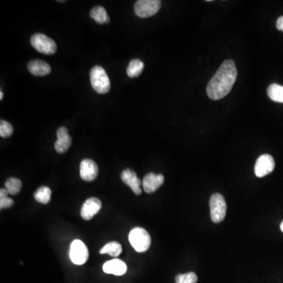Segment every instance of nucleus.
Here are the masks:
<instances>
[{
	"instance_id": "obj_1",
	"label": "nucleus",
	"mask_w": 283,
	"mask_h": 283,
	"mask_svg": "<svg viewBox=\"0 0 283 283\" xmlns=\"http://www.w3.org/2000/svg\"><path fill=\"white\" fill-rule=\"evenodd\" d=\"M237 72L235 62L226 60L223 62L215 75L208 82L207 95L211 100H220L228 95L236 81Z\"/></svg>"
},
{
	"instance_id": "obj_2",
	"label": "nucleus",
	"mask_w": 283,
	"mask_h": 283,
	"mask_svg": "<svg viewBox=\"0 0 283 283\" xmlns=\"http://www.w3.org/2000/svg\"><path fill=\"white\" fill-rule=\"evenodd\" d=\"M91 83L94 90L98 94H107L110 90V80L105 70L99 65L92 68Z\"/></svg>"
},
{
	"instance_id": "obj_3",
	"label": "nucleus",
	"mask_w": 283,
	"mask_h": 283,
	"mask_svg": "<svg viewBox=\"0 0 283 283\" xmlns=\"http://www.w3.org/2000/svg\"><path fill=\"white\" fill-rule=\"evenodd\" d=\"M129 242L135 251L144 253L150 248L151 238L145 229L135 227L131 231L129 235Z\"/></svg>"
},
{
	"instance_id": "obj_4",
	"label": "nucleus",
	"mask_w": 283,
	"mask_h": 283,
	"mask_svg": "<svg viewBox=\"0 0 283 283\" xmlns=\"http://www.w3.org/2000/svg\"><path fill=\"white\" fill-rule=\"evenodd\" d=\"M210 216L211 221L219 223L224 220L226 213V203L223 195L214 193L211 195L209 201Z\"/></svg>"
},
{
	"instance_id": "obj_5",
	"label": "nucleus",
	"mask_w": 283,
	"mask_h": 283,
	"mask_svg": "<svg viewBox=\"0 0 283 283\" xmlns=\"http://www.w3.org/2000/svg\"><path fill=\"white\" fill-rule=\"evenodd\" d=\"M31 44L37 51L44 55H54L57 50L56 43L44 34H34L31 38Z\"/></svg>"
},
{
	"instance_id": "obj_6",
	"label": "nucleus",
	"mask_w": 283,
	"mask_h": 283,
	"mask_svg": "<svg viewBox=\"0 0 283 283\" xmlns=\"http://www.w3.org/2000/svg\"><path fill=\"white\" fill-rule=\"evenodd\" d=\"M162 2L159 0H138L135 5V13L138 17H150L160 10Z\"/></svg>"
},
{
	"instance_id": "obj_7",
	"label": "nucleus",
	"mask_w": 283,
	"mask_h": 283,
	"mask_svg": "<svg viewBox=\"0 0 283 283\" xmlns=\"http://www.w3.org/2000/svg\"><path fill=\"white\" fill-rule=\"evenodd\" d=\"M69 257L73 263L82 265L87 262L89 257L87 246L80 240H74L70 245Z\"/></svg>"
},
{
	"instance_id": "obj_8",
	"label": "nucleus",
	"mask_w": 283,
	"mask_h": 283,
	"mask_svg": "<svg viewBox=\"0 0 283 283\" xmlns=\"http://www.w3.org/2000/svg\"><path fill=\"white\" fill-rule=\"evenodd\" d=\"M275 162L269 154H263L258 157L255 164V174L259 178L270 174L275 169Z\"/></svg>"
},
{
	"instance_id": "obj_9",
	"label": "nucleus",
	"mask_w": 283,
	"mask_h": 283,
	"mask_svg": "<svg viewBox=\"0 0 283 283\" xmlns=\"http://www.w3.org/2000/svg\"><path fill=\"white\" fill-rule=\"evenodd\" d=\"M102 208V202L97 198H90L83 203L80 215L84 220H90L98 214Z\"/></svg>"
},
{
	"instance_id": "obj_10",
	"label": "nucleus",
	"mask_w": 283,
	"mask_h": 283,
	"mask_svg": "<svg viewBox=\"0 0 283 283\" xmlns=\"http://www.w3.org/2000/svg\"><path fill=\"white\" fill-rule=\"evenodd\" d=\"M80 174L84 181H93L98 176V165L91 159H84L80 163Z\"/></svg>"
},
{
	"instance_id": "obj_11",
	"label": "nucleus",
	"mask_w": 283,
	"mask_h": 283,
	"mask_svg": "<svg viewBox=\"0 0 283 283\" xmlns=\"http://www.w3.org/2000/svg\"><path fill=\"white\" fill-rule=\"evenodd\" d=\"M58 139L55 142V148L59 153H64L71 147L72 138L68 134V129L65 127H61L57 132Z\"/></svg>"
},
{
	"instance_id": "obj_12",
	"label": "nucleus",
	"mask_w": 283,
	"mask_h": 283,
	"mask_svg": "<svg viewBox=\"0 0 283 283\" xmlns=\"http://www.w3.org/2000/svg\"><path fill=\"white\" fill-rule=\"evenodd\" d=\"M121 180L125 184L131 187L136 195L141 194V180L138 178L135 172L130 168L123 170L121 173Z\"/></svg>"
},
{
	"instance_id": "obj_13",
	"label": "nucleus",
	"mask_w": 283,
	"mask_h": 283,
	"mask_svg": "<svg viewBox=\"0 0 283 283\" xmlns=\"http://www.w3.org/2000/svg\"><path fill=\"white\" fill-rule=\"evenodd\" d=\"M165 182V177L162 174L149 173L143 180V187L147 193H151L156 191Z\"/></svg>"
},
{
	"instance_id": "obj_14",
	"label": "nucleus",
	"mask_w": 283,
	"mask_h": 283,
	"mask_svg": "<svg viewBox=\"0 0 283 283\" xmlns=\"http://www.w3.org/2000/svg\"><path fill=\"white\" fill-rule=\"evenodd\" d=\"M102 269L105 273L120 276L126 273L127 265L122 260L114 259V260L105 262L102 267Z\"/></svg>"
},
{
	"instance_id": "obj_15",
	"label": "nucleus",
	"mask_w": 283,
	"mask_h": 283,
	"mask_svg": "<svg viewBox=\"0 0 283 283\" xmlns=\"http://www.w3.org/2000/svg\"><path fill=\"white\" fill-rule=\"evenodd\" d=\"M28 69L32 75L36 77H44L48 75L51 71L49 64L41 60L31 61L28 64Z\"/></svg>"
},
{
	"instance_id": "obj_16",
	"label": "nucleus",
	"mask_w": 283,
	"mask_h": 283,
	"mask_svg": "<svg viewBox=\"0 0 283 283\" xmlns=\"http://www.w3.org/2000/svg\"><path fill=\"white\" fill-rule=\"evenodd\" d=\"M90 16L97 23L104 24L108 23L110 22V17H109L107 10L104 7H100V6L94 7L91 10Z\"/></svg>"
},
{
	"instance_id": "obj_17",
	"label": "nucleus",
	"mask_w": 283,
	"mask_h": 283,
	"mask_svg": "<svg viewBox=\"0 0 283 283\" xmlns=\"http://www.w3.org/2000/svg\"><path fill=\"white\" fill-rule=\"evenodd\" d=\"M268 95L274 102L283 103V86L272 83L268 87Z\"/></svg>"
},
{
	"instance_id": "obj_18",
	"label": "nucleus",
	"mask_w": 283,
	"mask_h": 283,
	"mask_svg": "<svg viewBox=\"0 0 283 283\" xmlns=\"http://www.w3.org/2000/svg\"><path fill=\"white\" fill-rule=\"evenodd\" d=\"M144 68V62L139 59H133V60L131 61L129 66L127 68V74L131 78H135L142 74Z\"/></svg>"
},
{
	"instance_id": "obj_19",
	"label": "nucleus",
	"mask_w": 283,
	"mask_h": 283,
	"mask_svg": "<svg viewBox=\"0 0 283 283\" xmlns=\"http://www.w3.org/2000/svg\"><path fill=\"white\" fill-rule=\"evenodd\" d=\"M34 198L36 201L40 203L47 205L50 201L51 198V190L47 187H40L37 189V191L34 193Z\"/></svg>"
},
{
	"instance_id": "obj_20",
	"label": "nucleus",
	"mask_w": 283,
	"mask_h": 283,
	"mask_svg": "<svg viewBox=\"0 0 283 283\" xmlns=\"http://www.w3.org/2000/svg\"><path fill=\"white\" fill-rule=\"evenodd\" d=\"M122 247L121 245L117 242H112L107 243L105 246L101 249L100 254H109L112 257H118L119 255L121 253Z\"/></svg>"
},
{
	"instance_id": "obj_21",
	"label": "nucleus",
	"mask_w": 283,
	"mask_h": 283,
	"mask_svg": "<svg viewBox=\"0 0 283 283\" xmlns=\"http://www.w3.org/2000/svg\"><path fill=\"white\" fill-rule=\"evenodd\" d=\"M22 183L19 179L10 178L6 181L5 188L8 190L10 194L16 195L21 191Z\"/></svg>"
},
{
	"instance_id": "obj_22",
	"label": "nucleus",
	"mask_w": 283,
	"mask_h": 283,
	"mask_svg": "<svg viewBox=\"0 0 283 283\" xmlns=\"http://www.w3.org/2000/svg\"><path fill=\"white\" fill-rule=\"evenodd\" d=\"M198 276L193 272L180 274L175 277V283H197Z\"/></svg>"
},
{
	"instance_id": "obj_23",
	"label": "nucleus",
	"mask_w": 283,
	"mask_h": 283,
	"mask_svg": "<svg viewBox=\"0 0 283 283\" xmlns=\"http://www.w3.org/2000/svg\"><path fill=\"white\" fill-rule=\"evenodd\" d=\"M13 126L6 120H1L0 122V136L7 138L13 134Z\"/></svg>"
},
{
	"instance_id": "obj_24",
	"label": "nucleus",
	"mask_w": 283,
	"mask_h": 283,
	"mask_svg": "<svg viewBox=\"0 0 283 283\" xmlns=\"http://www.w3.org/2000/svg\"><path fill=\"white\" fill-rule=\"evenodd\" d=\"M13 203H14V202L11 198H2V199H0V208L5 209V208H10V207L13 206Z\"/></svg>"
},
{
	"instance_id": "obj_25",
	"label": "nucleus",
	"mask_w": 283,
	"mask_h": 283,
	"mask_svg": "<svg viewBox=\"0 0 283 283\" xmlns=\"http://www.w3.org/2000/svg\"><path fill=\"white\" fill-rule=\"evenodd\" d=\"M276 27L278 28V30L282 31L283 32V16L278 17L276 22Z\"/></svg>"
},
{
	"instance_id": "obj_26",
	"label": "nucleus",
	"mask_w": 283,
	"mask_h": 283,
	"mask_svg": "<svg viewBox=\"0 0 283 283\" xmlns=\"http://www.w3.org/2000/svg\"><path fill=\"white\" fill-rule=\"evenodd\" d=\"M10 194L8 190L6 188H2L0 190V199L2 198H8V195Z\"/></svg>"
},
{
	"instance_id": "obj_27",
	"label": "nucleus",
	"mask_w": 283,
	"mask_h": 283,
	"mask_svg": "<svg viewBox=\"0 0 283 283\" xmlns=\"http://www.w3.org/2000/svg\"><path fill=\"white\" fill-rule=\"evenodd\" d=\"M3 98H4V92L1 91L0 92V100H3Z\"/></svg>"
},
{
	"instance_id": "obj_28",
	"label": "nucleus",
	"mask_w": 283,
	"mask_h": 283,
	"mask_svg": "<svg viewBox=\"0 0 283 283\" xmlns=\"http://www.w3.org/2000/svg\"><path fill=\"white\" fill-rule=\"evenodd\" d=\"M280 228H281V232H283V221L281 222V225H280Z\"/></svg>"
}]
</instances>
